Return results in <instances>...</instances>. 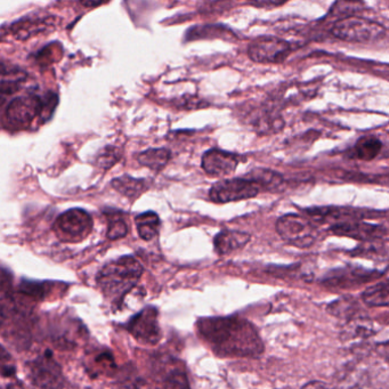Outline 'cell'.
Returning a JSON list of instances; mask_svg holds the SVG:
<instances>
[{"label": "cell", "mask_w": 389, "mask_h": 389, "mask_svg": "<svg viewBox=\"0 0 389 389\" xmlns=\"http://www.w3.org/2000/svg\"><path fill=\"white\" fill-rule=\"evenodd\" d=\"M196 329L218 356L257 358L264 352L257 329L241 317H203L196 322Z\"/></svg>", "instance_id": "obj_1"}, {"label": "cell", "mask_w": 389, "mask_h": 389, "mask_svg": "<svg viewBox=\"0 0 389 389\" xmlns=\"http://www.w3.org/2000/svg\"><path fill=\"white\" fill-rule=\"evenodd\" d=\"M144 268L133 256H122L110 262L98 272L97 286L113 304L120 305L124 296L137 284Z\"/></svg>", "instance_id": "obj_2"}, {"label": "cell", "mask_w": 389, "mask_h": 389, "mask_svg": "<svg viewBox=\"0 0 389 389\" xmlns=\"http://www.w3.org/2000/svg\"><path fill=\"white\" fill-rule=\"evenodd\" d=\"M58 97L49 95L48 97H41L33 92L18 96L9 102L5 112V122L12 129H26L37 118L46 120L52 116Z\"/></svg>", "instance_id": "obj_3"}, {"label": "cell", "mask_w": 389, "mask_h": 389, "mask_svg": "<svg viewBox=\"0 0 389 389\" xmlns=\"http://www.w3.org/2000/svg\"><path fill=\"white\" fill-rule=\"evenodd\" d=\"M331 33L347 43H370L380 39L385 35V28L375 21L356 15L336 21Z\"/></svg>", "instance_id": "obj_4"}, {"label": "cell", "mask_w": 389, "mask_h": 389, "mask_svg": "<svg viewBox=\"0 0 389 389\" xmlns=\"http://www.w3.org/2000/svg\"><path fill=\"white\" fill-rule=\"evenodd\" d=\"M277 232L287 243L297 248H309L316 241L317 230L314 223L296 213H289L277 219Z\"/></svg>", "instance_id": "obj_5"}, {"label": "cell", "mask_w": 389, "mask_h": 389, "mask_svg": "<svg viewBox=\"0 0 389 389\" xmlns=\"http://www.w3.org/2000/svg\"><path fill=\"white\" fill-rule=\"evenodd\" d=\"M54 230L62 241L79 243L92 232V218L84 209L73 208L56 218Z\"/></svg>", "instance_id": "obj_6"}, {"label": "cell", "mask_w": 389, "mask_h": 389, "mask_svg": "<svg viewBox=\"0 0 389 389\" xmlns=\"http://www.w3.org/2000/svg\"><path fill=\"white\" fill-rule=\"evenodd\" d=\"M260 193V188L254 181L245 178L223 179L215 183L211 188L209 196L215 203H228L251 199Z\"/></svg>", "instance_id": "obj_7"}, {"label": "cell", "mask_w": 389, "mask_h": 389, "mask_svg": "<svg viewBox=\"0 0 389 389\" xmlns=\"http://www.w3.org/2000/svg\"><path fill=\"white\" fill-rule=\"evenodd\" d=\"M26 375L33 386L41 388L64 386L61 366L53 360L50 351H47L46 354L26 364Z\"/></svg>", "instance_id": "obj_8"}, {"label": "cell", "mask_w": 389, "mask_h": 389, "mask_svg": "<svg viewBox=\"0 0 389 389\" xmlns=\"http://www.w3.org/2000/svg\"><path fill=\"white\" fill-rule=\"evenodd\" d=\"M292 48L290 43L281 38L262 37L249 45L251 61L260 64H280L286 61Z\"/></svg>", "instance_id": "obj_9"}, {"label": "cell", "mask_w": 389, "mask_h": 389, "mask_svg": "<svg viewBox=\"0 0 389 389\" xmlns=\"http://www.w3.org/2000/svg\"><path fill=\"white\" fill-rule=\"evenodd\" d=\"M159 311L156 307L149 306L134 315L124 328L136 341L145 345H156L161 339V330L158 322Z\"/></svg>", "instance_id": "obj_10"}, {"label": "cell", "mask_w": 389, "mask_h": 389, "mask_svg": "<svg viewBox=\"0 0 389 389\" xmlns=\"http://www.w3.org/2000/svg\"><path fill=\"white\" fill-rule=\"evenodd\" d=\"M383 272L377 270H366L356 266L338 268L330 272L326 277H323V286L328 288L348 289L363 286L370 281L375 280L383 275Z\"/></svg>", "instance_id": "obj_11"}, {"label": "cell", "mask_w": 389, "mask_h": 389, "mask_svg": "<svg viewBox=\"0 0 389 389\" xmlns=\"http://www.w3.org/2000/svg\"><path fill=\"white\" fill-rule=\"evenodd\" d=\"M153 372L164 387H190L181 361L161 355L153 362Z\"/></svg>", "instance_id": "obj_12"}, {"label": "cell", "mask_w": 389, "mask_h": 389, "mask_svg": "<svg viewBox=\"0 0 389 389\" xmlns=\"http://www.w3.org/2000/svg\"><path fill=\"white\" fill-rule=\"evenodd\" d=\"M203 171L213 177L228 176L237 169L239 156L234 153L211 149L202 156Z\"/></svg>", "instance_id": "obj_13"}, {"label": "cell", "mask_w": 389, "mask_h": 389, "mask_svg": "<svg viewBox=\"0 0 389 389\" xmlns=\"http://www.w3.org/2000/svg\"><path fill=\"white\" fill-rule=\"evenodd\" d=\"M330 231L336 235L352 238L358 241H372V240L379 239L386 233L385 228L381 226L373 225L369 223L358 222V220L337 223L330 228Z\"/></svg>", "instance_id": "obj_14"}, {"label": "cell", "mask_w": 389, "mask_h": 389, "mask_svg": "<svg viewBox=\"0 0 389 389\" xmlns=\"http://www.w3.org/2000/svg\"><path fill=\"white\" fill-rule=\"evenodd\" d=\"M250 239V234L245 233V232L224 230L219 232L213 239V247L217 254L224 256V255L232 254L234 251L245 248Z\"/></svg>", "instance_id": "obj_15"}, {"label": "cell", "mask_w": 389, "mask_h": 389, "mask_svg": "<svg viewBox=\"0 0 389 389\" xmlns=\"http://www.w3.org/2000/svg\"><path fill=\"white\" fill-rule=\"evenodd\" d=\"M54 26V18H28L13 24L12 33L18 39H26Z\"/></svg>", "instance_id": "obj_16"}, {"label": "cell", "mask_w": 389, "mask_h": 389, "mask_svg": "<svg viewBox=\"0 0 389 389\" xmlns=\"http://www.w3.org/2000/svg\"><path fill=\"white\" fill-rule=\"evenodd\" d=\"M383 149V143L375 136L361 137L351 152V156L362 161H371L377 158Z\"/></svg>", "instance_id": "obj_17"}, {"label": "cell", "mask_w": 389, "mask_h": 389, "mask_svg": "<svg viewBox=\"0 0 389 389\" xmlns=\"http://www.w3.org/2000/svg\"><path fill=\"white\" fill-rule=\"evenodd\" d=\"M136 228L141 239L150 241L158 235L160 218L154 211H145L135 217Z\"/></svg>", "instance_id": "obj_18"}, {"label": "cell", "mask_w": 389, "mask_h": 389, "mask_svg": "<svg viewBox=\"0 0 389 389\" xmlns=\"http://www.w3.org/2000/svg\"><path fill=\"white\" fill-rule=\"evenodd\" d=\"M171 153L167 149H149L143 151L137 156V161L144 167L150 168L151 171H160L167 166L171 160Z\"/></svg>", "instance_id": "obj_19"}, {"label": "cell", "mask_w": 389, "mask_h": 389, "mask_svg": "<svg viewBox=\"0 0 389 389\" xmlns=\"http://www.w3.org/2000/svg\"><path fill=\"white\" fill-rule=\"evenodd\" d=\"M112 188L118 191L119 193L127 198H139L141 194L147 190V183L144 179L134 178V177L124 175L113 179Z\"/></svg>", "instance_id": "obj_20"}, {"label": "cell", "mask_w": 389, "mask_h": 389, "mask_svg": "<svg viewBox=\"0 0 389 389\" xmlns=\"http://www.w3.org/2000/svg\"><path fill=\"white\" fill-rule=\"evenodd\" d=\"M247 177L254 181L258 188L267 191L277 190L284 183L282 175L271 169H254Z\"/></svg>", "instance_id": "obj_21"}, {"label": "cell", "mask_w": 389, "mask_h": 389, "mask_svg": "<svg viewBox=\"0 0 389 389\" xmlns=\"http://www.w3.org/2000/svg\"><path fill=\"white\" fill-rule=\"evenodd\" d=\"M362 300L371 307L389 306V281H383L366 289L362 294Z\"/></svg>", "instance_id": "obj_22"}, {"label": "cell", "mask_w": 389, "mask_h": 389, "mask_svg": "<svg viewBox=\"0 0 389 389\" xmlns=\"http://www.w3.org/2000/svg\"><path fill=\"white\" fill-rule=\"evenodd\" d=\"M364 6L362 0H336L329 12V16L335 18L336 21L348 16H356L358 13L363 12Z\"/></svg>", "instance_id": "obj_23"}, {"label": "cell", "mask_w": 389, "mask_h": 389, "mask_svg": "<svg viewBox=\"0 0 389 389\" xmlns=\"http://www.w3.org/2000/svg\"><path fill=\"white\" fill-rule=\"evenodd\" d=\"M107 237L110 240H118L126 237L128 233L127 223L124 217L120 216V213L116 215L107 213Z\"/></svg>", "instance_id": "obj_24"}, {"label": "cell", "mask_w": 389, "mask_h": 389, "mask_svg": "<svg viewBox=\"0 0 389 389\" xmlns=\"http://www.w3.org/2000/svg\"><path fill=\"white\" fill-rule=\"evenodd\" d=\"M50 283L35 282V281H22L18 286V292L26 294L28 297L35 299H43L48 294L50 288H48Z\"/></svg>", "instance_id": "obj_25"}, {"label": "cell", "mask_w": 389, "mask_h": 389, "mask_svg": "<svg viewBox=\"0 0 389 389\" xmlns=\"http://www.w3.org/2000/svg\"><path fill=\"white\" fill-rule=\"evenodd\" d=\"M120 151L117 147L107 146L100 153V156H97L96 164L98 167L102 169H109V168L113 167L117 162L120 160Z\"/></svg>", "instance_id": "obj_26"}, {"label": "cell", "mask_w": 389, "mask_h": 389, "mask_svg": "<svg viewBox=\"0 0 389 389\" xmlns=\"http://www.w3.org/2000/svg\"><path fill=\"white\" fill-rule=\"evenodd\" d=\"M355 309H356V304L351 299H339L335 303L330 304L328 307V311L331 314L337 315L338 317H343V315L353 314Z\"/></svg>", "instance_id": "obj_27"}, {"label": "cell", "mask_w": 389, "mask_h": 389, "mask_svg": "<svg viewBox=\"0 0 389 389\" xmlns=\"http://www.w3.org/2000/svg\"><path fill=\"white\" fill-rule=\"evenodd\" d=\"M289 0H250V3L257 7L272 9V7L281 6L283 4L288 3Z\"/></svg>", "instance_id": "obj_28"}, {"label": "cell", "mask_w": 389, "mask_h": 389, "mask_svg": "<svg viewBox=\"0 0 389 389\" xmlns=\"http://www.w3.org/2000/svg\"><path fill=\"white\" fill-rule=\"evenodd\" d=\"M110 0H80V3L87 9H96L104 4L109 3Z\"/></svg>", "instance_id": "obj_29"}, {"label": "cell", "mask_w": 389, "mask_h": 389, "mask_svg": "<svg viewBox=\"0 0 389 389\" xmlns=\"http://www.w3.org/2000/svg\"><path fill=\"white\" fill-rule=\"evenodd\" d=\"M378 351L383 355V358L389 361V341L379 343L378 345Z\"/></svg>", "instance_id": "obj_30"}]
</instances>
